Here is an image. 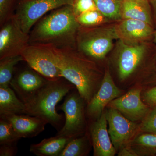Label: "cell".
Wrapping results in <instances>:
<instances>
[{"label": "cell", "instance_id": "26", "mask_svg": "<svg viewBox=\"0 0 156 156\" xmlns=\"http://www.w3.org/2000/svg\"><path fill=\"white\" fill-rule=\"evenodd\" d=\"M17 0H0V26L14 15Z\"/></svg>", "mask_w": 156, "mask_h": 156}, {"label": "cell", "instance_id": "6", "mask_svg": "<svg viewBox=\"0 0 156 156\" xmlns=\"http://www.w3.org/2000/svg\"><path fill=\"white\" fill-rule=\"evenodd\" d=\"M74 0H19L14 14L22 30L29 34L38 21L49 11L67 5Z\"/></svg>", "mask_w": 156, "mask_h": 156}, {"label": "cell", "instance_id": "12", "mask_svg": "<svg viewBox=\"0 0 156 156\" xmlns=\"http://www.w3.org/2000/svg\"><path fill=\"white\" fill-rule=\"evenodd\" d=\"M140 92V89H131L126 94L112 101L108 105L119 111L132 122L143 120L149 112V110L141 100Z\"/></svg>", "mask_w": 156, "mask_h": 156}, {"label": "cell", "instance_id": "34", "mask_svg": "<svg viewBox=\"0 0 156 156\" xmlns=\"http://www.w3.org/2000/svg\"></svg>", "mask_w": 156, "mask_h": 156}, {"label": "cell", "instance_id": "1", "mask_svg": "<svg viewBox=\"0 0 156 156\" xmlns=\"http://www.w3.org/2000/svg\"><path fill=\"white\" fill-rule=\"evenodd\" d=\"M54 52L61 76L75 87L88 104L99 89L104 75L96 62L76 49L54 47Z\"/></svg>", "mask_w": 156, "mask_h": 156}, {"label": "cell", "instance_id": "28", "mask_svg": "<svg viewBox=\"0 0 156 156\" xmlns=\"http://www.w3.org/2000/svg\"><path fill=\"white\" fill-rule=\"evenodd\" d=\"M140 129L144 132L156 134V107L144 119L140 125Z\"/></svg>", "mask_w": 156, "mask_h": 156}, {"label": "cell", "instance_id": "4", "mask_svg": "<svg viewBox=\"0 0 156 156\" xmlns=\"http://www.w3.org/2000/svg\"><path fill=\"white\" fill-rule=\"evenodd\" d=\"M118 39L115 26L94 27L81 26L76 37V49L94 61L103 59Z\"/></svg>", "mask_w": 156, "mask_h": 156}, {"label": "cell", "instance_id": "9", "mask_svg": "<svg viewBox=\"0 0 156 156\" xmlns=\"http://www.w3.org/2000/svg\"><path fill=\"white\" fill-rule=\"evenodd\" d=\"M0 26V59L21 55L29 44V34L22 30L14 15Z\"/></svg>", "mask_w": 156, "mask_h": 156}, {"label": "cell", "instance_id": "24", "mask_svg": "<svg viewBox=\"0 0 156 156\" xmlns=\"http://www.w3.org/2000/svg\"><path fill=\"white\" fill-rule=\"evenodd\" d=\"M76 20L80 26L87 27L99 26L109 21L98 9L84 12L76 17Z\"/></svg>", "mask_w": 156, "mask_h": 156}, {"label": "cell", "instance_id": "19", "mask_svg": "<svg viewBox=\"0 0 156 156\" xmlns=\"http://www.w3.org/2000/svg\"><path fill=\"white\" fill-rule=\"evenodd\" d=\"M26 114L25 104L10 87H0V114Z\"/></svg>", "mask_w": 156, "mask_h": 156}, {"label": "cell", "instance_id": "5", "mask_svg": "<svg viewBox=\"0 0 156 156\" xmlns=\"http://www.w3.org/2000/svg\"><path fill=\"white\" fill-rule=\"evenodd\" d=\"M84 102L86 101L78 91L72 90L66 96L64 102L57 108L64 112L65 123L56 134L72 139L86 134Z\"/></svg>", "mask_w": 156, "mask_h": 156}, {"label": "cell", "instance_id": "13", "mask_svg": "<svg viewBox=\"0 0 156 156\" xmlns=\"http://www.w3.org/2000/svg\"><path fill=\"white\" fill-rule=\"evenodd\" d=\"M115 28L118 39L129 45L144 43L155 32L153 26L134 19H122Z\"/></svg>", "mask_w": 156, "mask_h": 156}, {"label": "cell", "instance_id": "18", "mask_svg": "<svg viewBox=\"0 0 156 156\" xmlns=\"http://www.w3.org/2000/svg\"><path fill=\"white\" fill-rule=\"evenodd\" d=\"M71 139L56 134L30 145V151L37 156H58Z\"/></svg>", "mask_w": 156, "mask_h": 156}, {"label": "cell", "instance_id": "27", "mask_svg": "<svg viewBox=\"0 0 156 156\" xmlns=\"http://www.w3.org/2000/svg\"><path fill=\"white\" fill-rule=\"evenodd\" d=\"M72 6L76 17L86 11L98 9L94 0H74Z\"/></svg>", "mask_w": 156, "mask_h": 156}, {"label": "cell", "instance_id": "2", "mask_svg": "<svg viewBox=\"0 0 156 156\" xmlns=\"http://www.w3.org/2000/svg\"><path fill=\"white\" fill-rule=\"evenodd\" d=\"M67 5L51 11L34 25L29 33V44H47L58 49H76V37L80 27Z\"/></svg>", "mask_w": 156, "mask_h": 156}, {"label": "cell", "instance_id": "7", "mask_svg": "<svg viewBox=\"0 0 156 156\" xmlns=\"http://www.w3.org/2000/svg\"><path fill=\"white\" fill-rule=\"evenodd\" d=\"M29 67L48 80L62 77L56 65L53 45L29 44L21 54Z\"/></svg>", "mask_w": 156, "mask_h": 156}, {"label": "cell", "instance_id": "14", "mask_svg": "<svg viewBox=\"0 0 156 156\" xmlns=\"http://www.w3.org/2000/svg\"><path fill=\"white\" fill-rule=\"evenodd\" d=\"M48 80L32 69L21 71L14 76L10 87L23 102L34 95Z\"/></svg>", "mask_w": 156, "mask_h": 156}, {"label": "cell", "instance_id": "31", "mask_svg": "<svg viewBox=\"0 0 156 156\" xmlns=\"http://www.w3.org/2000/svg\"><path fill=\"white\" fill-rule=\"evenodd\" d=\"M119 156H138L135 151L131 147V145L122 148L118 153Z\"/></svg>", "mask_w": 156, "mask_h": 156}, {"label": "cell", "instance_id": "30", "mask_svg": "<svg viewBox=\"0 0 156 156\" xmlns=\"http://www.w3.org/2000/svg\"><path fill=\"white\" fill-rule=\"evenodd\" d=\"M144 96L147 102L156 107V87L146 91Z\"/></svg>", "mask_w": 156, "mask_h": 156}, {"label": "cell", "instance_id": "25", "mask_svg": "<svg viewBox=\"0 0 156 156\" xmlns=\"http://www.w3.org/2000/svg\"><path fill=\"white\" fill-rule=\"evenodd\" d=\"M21 139L10 123L0 119V145L15 143Z\"/></svg>", "mask_w": 156, "mask_h": 156}, {"label": "cell", "instance_id": "20", "mask_svg": "<svg viewBox=\"0 0 156 156\" xmlns=\"http://www.w3.org/2000/svg\"><path fill=\"white\" fill-rule=\"evenodd\" d=\"M87 133L72 138L68 142L58 156H84L89 154L91 137Z\"/></svg>", "mask_w": 156, "mask_h": 156}, {"label": "cell", "instance_id": "21", "mask_svg": "<svg viewBox=\"0 0 156 156\" xmlns=\"http://www.w3.org/2000/svg\"><path fill=\"white\" fill-rule=\"evenodd\" d=\"M131 147L138 156H147L156 153V134H140L134 137Z\"/></svg>", "mask_w": 156, "mask_h": 156}, {"label": "cell", "instance_id": "33", "mask_svg": "<svg viewBox=\"0 0 156 156\" xmlns=\"http://www.w3.org/2000/svg\"><path fill=\"white\" fill-rule=\"evenodd\" d=\"M155 37V43L156 44V30L155 31L154 34Z\"/></svg>", "mask_w": 156, "mask_h": 156}, {"label": "cell", "instance_id": "32", "mask_svg": "<svg viewBox=\"0 0 156 156\" xmlns=\"http://www.w3.org/2000/svg\"><path fill=\"white\" fill-rule=\"evenodd\" d=\"M153 1L154 5L156 10V0H153Z\"/></svg>", "mask_w": 156, "mask_h": 156}, {"label": "cell", "instance_id": "16", "mask_svg": "<svg viewBox=\"0 0 156 156\" xmlns=\"http://www.w3.org/2000/svg\"><path fill=\"white\" fill-rule=\"evenodd\" d=\"M0 118L9 122L20 138H32L45 130L48 123L45 120L26 114H2Z\"/></svg>", "mask_w": 156, "mask_h": 156}, {"label": "cell", "instance_id": "3", "mask_svg": "<svg viewBox=\"0 0 156 156\" xmlns=\"http://www.w3.org/2000/svg\"><path fill=\"white\" fill-rule=\"evenodd\" d=\"M75 87L63 77L48 80L44 86L26 101V114L43 119L60 131L64 118L58 113L57 104Z\"/></svg>", "mask_w": 156, "mask_h": 156}, {"label": "cell", "instance_id": "23", "mask_svg": "<svg viewBox=\"0 0 156 156\" xmlns=\"http://www.w3.org/2000/svg\"><path fill=\"white\" fill-rule=\"evenodd\" d=\"M23 61L21 55L9 56L0 59V87H10L15 66L20 62Z\"/></svg>", "mask_w": 156, "mask_h": 156}, {"label": "cell", "instance_id": "10", "mask_svg": "<svg viewBox=\"0 0 156 156\" xmlns=\"http://www.w3.org/2000/svg\"><path fill=\"white\" fill-rule=\"evenodd\" d=\"M105 112L108 126V133L116 150L119 151L122 148L131 145L140 129V126L113 108L110 107Z\"/></svg>", "mask_w": 156, "mask_h": 156}, {"label": "cell", "instance_id": "29", "mask_svg": "<svg viewBox=\"0 0 156 156\" xmlns=\"http://www.w3.org/2000/svg\"><path fill=\"white\" fill-rule=\"evenodd\" d=\"M17 143L1 145L0 156H14L17 152Z\"/></svg>", "mask_w": 156, "mask_h": 156}, {"label": "cell", "instance_id": "17", "mask_svg": "<svg viewBox=\"0 0 156 156\" xmlns=\"http://www.w3.org/2000/svg\"><path fill=\"white\" fill-rule=\"evenodd\" d=\"M122 19L140 20L153 26L150 6L147 0H123Z\"/></svg>", "mask_w": 156, "mask_h": 156}, {"label": "cell", "instance_id": "8", "mask_svg": "<svg viewBox=\"0 0 156 156\" xmlns=\"http://www.w3.org/2000/svg\"><path fill=\"white\" fill-rule=\"evenodd\" d=\"M117 43L115 62L119 78L124 81L131 76L142 63L147 54V47L144 43L129 45L120 40Z\"/></svg>", "mask_w": 156, "mask_h": 156}, {"label": "cell", "instance_id": "15", "mask_svg": "<svg viewBox=\"0 0 156 156\" xmlns=\"http://www.w3.org/2000/svg\"><path fill=\"white\" fill-rule=\"evenodd\" d=\"M105 112L94 121L90 127V135L94 156H114L117 151L113 145L107 129Z\"/></svg>", "mask_w": 156, "mask_h": 156}, {"label": "cell", "instance_id": "22", "mask_svg": "<svg viewBox=\"0 0 156 156\" xmlns=\"http://www.w3.org/2000/svg\"><path fill=\"white\" fill-rule=\"evenodd\" d=\"M98 10L108 20L119 21L122 20L123 0H94Z\"/></svg>", "mask_w": 156, "mask_h": 156}, {"label": "cell", "instance_id": "11", "mask_svg": "<svg viewBox=\"0 0 156 156\" xmlns=\"http://www.w3.org/2000/svg\"><path fill=\"white\" fill-rule=\"evenodd\" d=\"M122 93L115 83L108 69H105L99 89L87 104V115L90 119H97L105 107Z\"/></svg>", "mask_w": 156, "mask_h": 156}]
</instances>
